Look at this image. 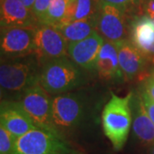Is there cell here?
Wrapping results in <instances>:
<instances>
[{
	"mask_svg": "<svg viewBox=\"0 0 154 154\" xmlns=\"http://www.w3.org/2000/svg\"><path fill=\"white\" fill-rule=\"evenodd\" d=\"M84 104L75 94H59L52 100V118L56 128H70L82 118Z\"/></svg>",
	"mask_w": 154,
	"mask_h": 154,
	"instance_id": "cell-9",
	"label": "cell"
},
{
	"mask_svg": "<svg viewBox=\"0 0 154 154\" xmlns=\"http://www.w3.org/2000/svg\"><path fill=\"white\" fill-rule=\"evenodd\" d=\"M104 42L103 37L96 31L88 38L68 45V57L83 69H95Z\"/></svg>",
	"mask_w": 154,
	"mask_h": 154,
	"instance_id": "cell-11",
	"label": "cell"
},
{
	"mask_svg": "<svg viewBox=\"0 0 154 154\" xmlns=\"http://www.w3.org/2000/svg\"><path fill=\"white\" fill-rule=\"evenodd\" d=\"M0 125L16 139L36 128L21 103L8 99L1 100Z\"/></svg>",
	"mask_w": 154,
	"mask_h": 154,
	"instance_id": "cell-10",
	"label": "cell"
},
{
	"mask_svg": "<svg viewBox=\"0 0 154 154\" xmlns=\"http://www.w3.org/2000/svg\"><path fill=\"white\" fill-rule=\"evenodd\" d=\"M100 4V0H75L69 6L66 16L59 23L94 18L98 15Z\"/></svg>",
	"mask_w": 154,
	"mask_h": 154,
	"instance_id": "cell-18",
	"label": "cell"
},
{
	"mask_svg": "<svg viewBox=\"0 0 154 154\" xmlns=\"http://www.w3.org/2000/svg\"><path fill=\"white\" fill-rule=\"evenodd\" d=\"M151 18H152V21H153V22H154V16H152V17H151Z\"/></svg>",
	"mask_w": 154,
	"mask_h": 154,
	"instance_id": "cell-28",
	"label": "cell"
},
{
	"mask_svg": "<svg viewBox=\"0 0 154 154\" xmlns=\"http://www.w3.org/2000/svg\"><path fill=\"white\" fill-rule=\"evenodd\" d=\"M82 69L68 57L43 64L39 83L51 95H59L79 88L85 82Z\"/></svg>",
	"mask_w": 154,
	"mask_h": 154,
	"instance_id": "cell-3",
	"label": "cell"
},
{
	"mask_svg": "<svg viewBox=\"0 0 154 154\" xmlns=\"http://www.w3.org/2000/svg\"><path fill=\"white\" fill-rule=\"evenodd\" d=\"M22 2L24 4V5L26 6L28 8V10L32 11L33 9V6L34 5V2L35 0H22Z\"/></svg>",
	"mask_w": 154,
	"mask_h": 154,
	"instance_id": "cell-25",
	"label": "cell"
},
{
	"mask_svg": "<svg viewBox=\"0 0 154 154\" xmlns=\"http://www.w3.org/2000/svg\"><path fill=\"white\" fill-rule=\"evenodd\" d=\"M75 0H52L45 19L41 23L54 26L59 22L66 16V13L69 6Z\"/></svg>",
	"mask_w": 154,
	"mask_h": 154,
	"instance_id": "cell-19",
	"label": "cell"
},
{
	"mask_svg": "<svg viewBox=\"0 0 154 154\" xmlns=\"http://www.w3.org/2000/svg\"><path fill=\"white\" fill-rule=\"evenodd\" d=\"M115 44L124 78L128 80L134 79L144 70L146 57L129 39H124Z\"/></svg>",
	"mask_w": 154,
	"mask_h": 154,
	"instance_id": "cell-14",
	"label": "cell"
},
{
	"mask_svg": "<svg viewBox=\"0 0 154 154\" xmlns=\"http://www.w3.org/2000/svg\"><path fill=\"white\" fill-rule=\"evenodd\" d=\"M95 69L102 80L116 83L123 81L124 75L120 67L115 43L109 40L104 42L98 57Z\"/></svg>",
	"mask_w": 154,
	"mask_h": 154,
	"instance_id": "cell-15",
	"label": "cell"
},
{
	"mask_svg": "<svg viewBox=\"0 0 154 154\" xmlns=\"http://www.w3.org/2000/svg\"><path fill=\"white\" fill-rule=\"evenodd\" d=\"M151 154H154V143L152 144V146L151 148Z\"/></svg>",
	"mask_w": 154,
	"mask_h": 154,
	"instance_id": "cell-26",
	"label": "cell"
},
{
	"mask_svg": "<svg viewBox=\"0 0 154 154\" xmlns=\"http://www.w3.org/2000/svg\"><path fill=\"white\" fill-rule=\"evenodd\" d=\"M35 29L36 27L1 28V58H17L34 53Z\"/></svg>",
	"mask_w": 154,
	"mask_h": 154,
	"instance_id": "cell-6",
	"label": "cell"
},
{
	"mask_svg": "<svg viewBox=\"0 0 154 154\" xmlns=\"http://www.w3.org/2000/svg\"><path fill=\"white\" fill-rule=\"evenodd\" d=\"M42 66L34 53L17 58L1 59L2 99L19 101L28 88L39 83Z\"/></svg>",
	"mask_w": 154,
	"mask_h": 154,
	"instance_id": "cell-1",
	"label": "cell"
},
{
	"mask_svg": "<svg viewBox=\"0 0 154 154\" xmlns=\"http://www.w3.org/2000/svg\"><path fill=\"white\" fill-rule=\"evenodd\" d=\"M72 151L57 130L34 128L17 138L13 154H70Z\"/></svg>",
	"mask_w": 154,
	"mask_h": 154,
	"instance_id": "cell-4",
	"label": "cell"
},
{
	"mask_svg": "<svg viewBox=\"0 0 154 154\" xmlns=\"http://www.w3.org/2000/svg\"><path fill=\"white\" fill-rule=\"evenodd\" d=\"M130 108L132 110L134 135L141 144L152 145L154 143V123L146 112L140 93H132Z\"/></svg>",
	"mask_w": 154,
	"mask_h": 154,
	"instance_id": "cell-13",
	"label": "cell"
},
{
	"mask_svg": "<svg viewBox=\"0 0 154 154\" xmlns=\"http://www.w3.org/2000/svg\"><path fill=\"white\" fill-rule=\"evenodd\" d=\"M70 154H84V153L79 152H76V151H72V152Z\"/></svg>",
	"mask_w": 154,
	"mask_h": 154,
	"instance_id": "cell-27",
	"label": "cell"
},
{
	"mask_svg": "<svg viewBox=\"0 0 154 154\" xmlns=\"http://www.w3.org/2000/svg\"><path fill=\"white\" fill-rule=\"evenodd\" d=\"M1 28H30L37 27L39 22L22 0H1Z\"/></svg>",
	"mask_w": 154,
	"mask_h": 154,
	"instance_id": "cell-12",
	"label": "cell"
},
{
	"mask_svg": "<svg viewBox=\"0 0 154 154\" xmlns=\"http://www.w3.org/2000/svg\"><path fill=\"white\" fill-rule=\"evenodd\" d=\"M130 40L144 56L154 44V22L146 15L136 16L129 24Z\"/></svg>",
	"mask_w": 154,
	"mask_h": 154,
	"instance_id": "cell-16",
	"label": "cell"
},
{
	"mask_svg": "<svg viewBox=\"0 0 154 154\" xmlns=\"http://www.w3.org/2000/svg\"><path fill=\"white\" fill-rule=\"evenodd\" d=\"M140 95H141V98L143 100L144 105H145V108L146 110V112L150 116L151 120L154 123V100L152 98H150L148 95L143 91L140 93Z\"/></svg>",
	"mask_w": 154,
	"mask_h": 154,
	"instance_id": "cell-23",
	"label": "cell"
},
{
	"mask_svg": "<svg viewBox=\"0 0 154 154\" xmlns=\"http://www.w3.org/2000/svg\"><path fill=\"white\" fill-rule=\"evenodd\" d=\"M50 95L51 94L45 90L40 83H37L28 88L19 102L37 128L58 131L53 122V99H51Z\"/></svg>",
	"mask_w": 154,
	"mask_h": 154,
	"instance_id": "cell-5",
	"label": "cell"
},
{
	"mask_svg": "<svg viewBox=\"0 0 154 154\" xmlns=\"http://www.w3.org/2000/svg\"><path fill=\"white\" fill-rule=\"evenodd\" d=\"M16 138L0 126V154H13Z\"/></svg>",
	"mask_w": 154,
	"mask_h": 154,
	"instance_id": "cell-20",
	"label": "cell"
},
{
	"mask_svg": "<svg viewBox=\"0 0 154 154\" xmlns=\"http://www.w3.org/2000/svg\"><path fill=\"white\" fill-rule=\"evenodd\" d=\"M106 4L114 5L122 11L126 12H134L139 8H141L142 0H100Z\"/></svg>",
	"mask_w": 154,
	"mask_h": 154,
	"instance_id": "cell-21",
	"label": "cell"
},
{
	"mask_svg": "<svg viewBox=\"0 0 154 154\" xmlns=\"http://www.w3.org/2000/svg\"><path fill=\"white\" fill-rule=\"evenodd\" d=\"M35 52L42 65L68 56V43L54 26L39 23L35 29Z\"/></svg>",
	"mask_w": 154,
	"mask_h": 154,
	"instance_id": "cell-8",
	"label": "cell"
},
{
	"mask_svg": "<svg viewBox=\"0 0 154 154\" xmlns=\"http://www.w3.org/2000/svg\"><path fill=\"white\" fill-rule=\"evenodd\" d=\"M152 77H153V78H154V74H153V75H152Z\"/></svg>",
	"mask_w": 154,
	"mask_h": 154,
	"instance_id": "cell-29",
	"label": "cell"
},
{
	"mask_svg": "<svg viewBox=\"0 0 154 154\" xmlns=\"http://www.w3.org/2000/svg\"><path fill=\"white\" fill-rule=\"evenodd\" d=\"M96 22L97 17L67 23H58L54 27L69 45L82 40L96 32Z\"/></svg>",
	"mask_w": 154,
	"mask_h": 154,
	"instance_id": "cell-17",
	"label": "cell"
},
{
	"mask_svg": "<svg viewBox=\"0 0 154 154\" xmlns=\"http://www.w3.org/2000/svg\"><path fill=\"white\" fill-rule=\"evenodd\" d=\"M96 31L113 43L128 39L129 28L127 24V13L114 5L101 2L97 15Z\"/></svg>",
	"mask_w": 154,
	"mask_h": 154,
	"instance_id": "cell-7",
	"label": "cell"
},
{
	"mask_svg": "<svg viewBox=\"0 0 154 154\" xmlns=\"http://www.w3.org/2000/svg\"><path fill=\"white\" fill-rule=\"evenodd\" d=\"M143 92L154 100V78L152 76L146 79L143 85Z\"/></svg>",
	"mask_w": 154,
	"mask_h": 154,
	"instance_id": "cell-24",
	"label": "cell"
},
{
	"mask_svg": "<svg viewBox=\"0 0 154 154\" xmlns=\"http://www.w3.org/2000/svg\"><path fill=\"white\" fill-rule=\"evenodd\" d=\"M132 92L125 97L110 94V99L102 112V126L115 151H120L126 143L133 122L130 99Z\"/></svg>",
	"mask_w": 154,
	"mask_h": 154,
	"instance_id": "cell-2",
	"label": "cell"
},
{
	"mask_svg": "<svg viewBox=\"0 0 154 154\" xmlns=\"http://www.w3.org/2000/svg\"><path fill=\"white\" fill-rule=\"evenodd\" d=\"M51 1L52 0H35L32 9V12L37 18L39 23L44 21L45 17L47 13Z\"/></svg>",
	"mask_w": 154,
	"mask_h": 154,
	"instance_id": "cell-22",
	"label": "cell"
}]
</instances>
